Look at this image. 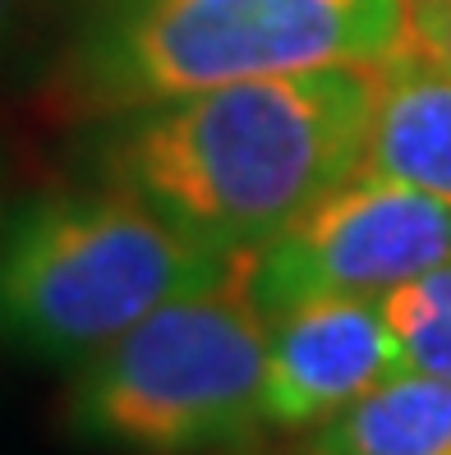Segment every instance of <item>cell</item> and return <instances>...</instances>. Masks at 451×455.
Listing matches in <instances>:
<instances>
[{
  "mask_svg": "<svg viewBox=\"0 0 451 455\" xmlns=\"http://www.w3.org/2000/svg\"><path fill=\"white\" fill-rule=\"evenodd\" d=\"M374 92L378 65H327L129 106L93 120L78 166L245 262L364 171Z\"/></svg>",
  "mask_w": 451,
  "mask_h": 455,
  "instance_id": "1",
  "label": "cell"
},
{
  "mask_svg": "<svg viewBox=\"0 0 451 455\" xmlns=\"http://www.w3.org/2000/svg\"><path fill=\"white\" fill-rule=\"evenodd\" d=\"M406 42V0H78L56 88L97 120L245 78L383 65Z\"/></svg>",
  "mask_w": 451,
  "mask_h": 455,
  "instance_id": "2",
  "label": "cell"
},
{
  "mask_svg": "<svg viewBox=\"0 0 451 455\" xmlns=\"http://www.w3.org/2000/svg\"><path fill=\"white\" fill-rule=\"evenodd\" d=\"M171 221L106 180L51 184L0 230V350L78 368L180 294L235 276Z\"/></svg>",
  "mask_w": 451,
  "mask_h": 455,
  "instance_id": "3",
  "label": "cell"
},
{
  "mask_svg": "<svg viewBox=\"0 0 451 455\" xmlns=\"http://www.w3.org/2000/svg\"><path fill=\"white\" fill-rule=\"evenodd\" d=\"M272 323L235 276L180 294L101 355L60 400V433L88 455H240L268 433Z\"/></svg>",
  "mask_w": 451,
  "mask_h": 455,
  "instance_id": "4",
  "label": "cell"
},
{
  "mask_svg": "<svg viewBox=\"0 0 451 455\" xmlns=\"http://www.w3.org/2000/svg\"><path fill=\"white\" fill-rule=\"evenodd\" d=\"M442 262H451V203L359 171L300 226L245 258L240 285L272 323L323 294L383 299Z\"/></svg>",
  "mask_w": 451,
  "mask_h": 455,
  "instance_id": "5",
  "label": "cell"
},
{
  "mask_svg": "<svg viewBox=\"0 0 451 455\" xmlns=\"http://www.w3.org/2000/svg\"><path fill=\"white\" fill-rule=\"evenodd\" d=\"M406 372V355L383 299L323 294L272 317L268 340V423L318 433L355 400Z\"/></svg>",
  "mask_w": 451,
  "mask_h": 455,
  "instance_id": "6",
  "label": "cell"
},
{
  "mask_svg": "<svg viewBox=\"0 0 451 455\" xmlns=\"http://www.w3.org/2000/svg\"><path fill=\"white\" fill-rule=\"evenodd\" d=\"M364 171L451 203V74L415 42L378 65Z\"/></svg>",
  "mask_w": 451,
  "mask_h": 455,
  "instance_id": "7",
  "label": "cell"
},
{
  "mask_svg": "<svg viewBox=\"0 0 451 455\" xmlns=\"http://www.w3.org/2000/svg\"><path fill=\"white\" fill-rule=\"evenodd\" d=\"M304 446L313 455H451V382L406 368Z\"/></svg>",
  "mask_w": 451,
  "mask_h": 455,
  "instance_id": "8",
  "label": "cell"
},
{
  "mask_svg": "<svg viewBox=\"0 0 451 455\" xmlns=\"http://www.w3.org/2000/svg\"><path fill=\"white\" fill-rule=\"evenodd\" d=\"M383 313L406 355V368L451 382V262L387 290Z\"/></svg>",
  "mask_w": 451,
  "mask_h": 455,
  "instance_id": "9",
  "label": "cell"
},
{
  "mask_svg": "<svg viewBox=\"0 0 451 455\" xmlns=\"http://www.w3.org/2000/svg\"><path fill=\"white\" fill-rule=\"evenodd\" d=\"M410 42L451 74V0H429V5H406Z\"/></svg>",
  "mask_w": 451,
  "mask_h": 455,
  "instance_id": "10",
  "label": "cell"
},
{
  "mask_svg": "<svg viewBox=\"0 0 451 455\" xmlns=\"http://www.w3.org/2000/svg\"><path fill=\"white\" fill-rule=\"evenodd\" d=\"M28 14H33V0H0V60H5L10 46L19 42Z\"/></svg>",
  "mask_w": 451,
  "mask_h": 455,
  "instance_id": "11",
  "label": "cell"
},
{
  "mask_svg": "<svg viewBox=\"0 0 451 455\" xmlns=\"http://www.w3.org/2000/svg\"><path fill=\"white\" fill-rule=\"evenodd\" d=\"M10 207H14V152L0 139V230L10 221Z\"/></svg>",
  "mask_w": 451,
  "mask_h": 455,
  "instance_id": "12",
  "label": "cell"
},
{
  "mask_svg": "<svg viewBox=\"0 0 451 455\" xmlns=\"http://www.w3.org/2000/svg\"><path fill=\"white\" fill-rule=\"evenodd\" d=\"M406 5H429V0H406Z\"/></svg>",
  "mask_w": 451,
  "mask_h": 455,
  "instance_id": "13",
  "label": "cell"
},
{
  "mask_svg": "<svg viewBox=\"0 0 451 455\" xmlns=\"http://www.w3.org/2000/svg\"><path fill=\"white\" fill-rule=\"evenodd\" d=\"M295 455H313V451H309V446H304V451H295Z\"/></svg>",
  "mask_w": 451,
  "mask_h": 455,
  "instance_id": "14",
  "label": "cell"
}]
</instances>
